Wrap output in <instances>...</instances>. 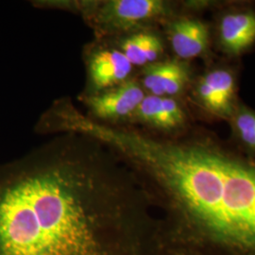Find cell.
Here are the masks:
<instances>
[{
    "instance_id": "6da1fadb",
    "label": "cell",
    "mask_w": 255,
    "mask_h": 255,
    "mask_svg": "<svg viewBox=\"0 0 255 255\" xmlns=\"http://www.w3.org/2000/svg\"><path fill=\"white\" fill-rule=\"evenodd\" d=\"M152 208L108 146L59 132L0 163V255H155Z\"/></svg>"
},
{
    "instance_id": "7a4b0ae2",
    "label": "cell",
    "mask_w": 255,
    "mask_h": 255,
    "mask_svg": "<svg viewBox=\"0 0 255 255\" xmlns=\"http://www.w3.org/2000/svg\"><path fill=\"white\" fill-rule=\"evenodd\" d=\"M69 128L119 156L174 235L206 255H255V157L207 137L160 138L82 112Z\"/></svg>"
},
{
    "instance_id": "3957f363",
    "label": "cell",
    "mask_w": 255,
    "mask_h": 255,
    "mask_svg": "<svg viewBox=\"0 0 255 255\" xmlns=\"http://www.w3.org/2000/svg\"><path fill=\"white\" fill-rule=\"evenodd\" d=\"M62 5L74 7L101 36L135 30L170 12L169 3L162 0L72 1Z\"/></svg>"
},
{
    "instance_id": "277c9868",
    "label": "cell",
    "mask_w": 255,
    "mask_h": 255,
    "mask_svg": "<svg viewBox=\"0 0 255 255\" xmlns=\"http://www.w3.org/2000/svg\"><path fill=\"white\" fill-rule=\"evenodd\" d=\"M145 96L136 82L126 81L114 88L85 96L83 101L94 119L110 122L133 116Z\"/></svg>"
},
{
    "instance_id": "5b68a950",
    "label": "cell",
    "mask_w": 255,
    "mask_h": 255,
    "mask_svg": "<svg viewBox=\"0 0 255 255\" xmlns=\"http://www.w3.org/2000/svg\"><path fill=\"white\" fill-rule=\"evenodd\" d=\"M132 64L119 49H101L88 61V74L97 93L114 88L127 81Z\"/></svg>"
},
{
    "instance_id": "8992f818",
    "label": "cell",
    "mask_w": 255,
    "mask_h": 255,
    "mask_svg": "<svg viewBox=\"0 0 255 255\" xmlns=\"http://www.w3.org/2000/svg\"><path fill=\"white\" fill-rule=\"evenodd\" d=\"M188 81L186 68L177 61L147 64L143 71V84L150 95L170 98L182 91Z\"/></svg>"
},
{
    "instance_id": "52a82bcc",
    "label": "cell",
    "mask_w": 255,
    "mask_h": 255,
    "mask_svg": "<svg viewBox=\"0 0 255 255\" xmlns=\"http://www.w3.org/2000/svg\"><path fill=\"white\" fill-rule=\"evenodd\" d=\"M208 28L197 19H180L169 27L173 51L181 59H192L201 55L208 46Z\"/></svg>"
},
{
    "instance_id": "ba28073f",
    "label": "cell",
    "mask_w": 255,
    "mask_h": 255,
    "mask_svg": "<svg viewBox=\"0 0 255 255\" xmlns=\"http://www.w3.org/2000/svg\"><path fill=\"white\" fill-rule=\"evenodd\" d=\"M139 121L162 129H172L182 126L185 115L172 98L145 96L133 114Z\"/></svg>"
},
{
    "instance_id": "9c48e42d",
    "label": "cell",
    "mask_w": 255,
    "mask_h": 255,
    "mask_svg": "<svg viewBox=\"0 0 255 255\" xmlns=\"http://www.w3.org/2000/svg\"><path fill=\"white\" fill-rule=\"evenodd\" d=\"M220 41L230 54L238 55L255 42V15L237 12L225 15L220 23Z\"/></svg>"
},
{
    "instance_id": "30bf717a",
    "label": "cell",
    "mask_w": 255,
    "mask_h": 255,
    "mask_svg": "<svg viewBox=\"0 0 255 255\" xmlns=\"http://www.w3.org/2000/svg\"><path fill=\"white\" fill-rule=\"evenodd\" d=\"M120 51L132 65L153 64L163 51V45L158 37L148 32H137L125 38Z\"/></svg>"
},
{
    "instance_id": "8fae6325",
    "label": "cell",
    "mask_w": 255,
    "mask_h": 255,
    "mask_svg": "<svg viewBox=\"0 0 255 255\" xmlns=\"http://www.w3.org/2000/svg\"><path fill=\"white\" fill-rule=\"evenodd\" d=\"M214 93L218 102V114L228 115L232 111V103L235 97V79L227 70L218 69L203 77Z\"/></svg>"
},
{
    "instance_id": "7c38bea8",
    "label": "cell",
    "mask_w": 255,
    "mask_h": 255,
    "mask_svg": "<svg viewBox=\"0 0 255 255\" xmlns=\"http://www.w3.org/2000/svg\"><path fill=\"white\" fill-rule=\"evenodd\" d=\"M161 220V218H160ZM155 255H206L190 243L174 235L160 222V232Z\"/></svg>"
},
{
    "instance_id": "4fadbf2b",
    "label": "cell",
    "mask_w": 255,
    "mask_h": 255,
    "mask_svg": "<svg viewBox=\"0 0 255 255\" xmlns=\"http://www.w3.org/2000/svg\"><path fill=\"white\" fill-rule=\"evenodd\" d=\"M236 128L241 140L255 150V114L243 110L237 114Z\"/></svg>"
},
{
    "instance_id": "5bb4252c",
    "label": "cell",
    "mask_w": 255,
    "mask_h": 255,
    "mask_svg": "<svg viewBox=\"0 0 255 255\" xmlns=\"http://www.w3.org/2000/svg\"><path fill=\"white\" fill-rule=\"evenodd\" d=\"M198 96L202 103L212 112L218 114V102L209 84L202 78L198 84Z\"/></svg>"
}]
</instances>
